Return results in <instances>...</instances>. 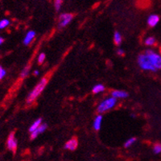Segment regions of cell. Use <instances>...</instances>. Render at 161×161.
<instances>
[{
  "label": "cell",
  "mask_w": 161,
  "mask_h": 161,
  "mask_svg": "<svg viewBox=\"0 0 161 161\" xmlns=\"http://www.w3.org/2000/svg\"><path fill=\"white\" fill-rule=\"evenodd\" d=\"M45 60V54L44 53H40L38 57V63L39 64H42Z\"/></svg>",
  "instance_id": "7402d4cb"
},
{
  "label": "cell",
  "mask_w": 161,
  "mask_h": 161,
  "mask_svg": "<svg viewBox=\"0 0 161 161\" xmlns=\"http://www.w3.org/2000/svg\"><path fill=\"white\" fill-rule=\"evenodd\" d=\"M105 90V86L102 84H97L93 87V93H102Z\"/></svg>",
  "instance_id": "5bb4252c"
},
{
  "label": "cell",
  "mask_w": 161,
  "mask_h": 161,
  "mask_svg": "<svg viewBox=\"0 0 161 161\" xmlns=\"http://www.w3.org/2000/svg\"><path fill=\"white\" fill-rule=\"evenodd\" d=\"M29 69L30 65H28L23 69V71L21 72V74H20V77L21 78H25L26 77H28V74H29Z\"/></svg>",
  "instance_id": "ac0fdd59"
},
{
  "label": "cell",
  "mask_w": 161,
  "mask_h": 161,
  "mask_svg": "<svg viewBox=\"0 0 161 161\" xmlns=\"http://www.w3.org/2000/svg\"><path fill=\"white\" fill-rule=\"evenodd\" d=\"M153 152L155 154L161 153V144L157 143V144L155 145L153 147Z\"/></svg>",
  "instance_id": "44dd1931"
},
{
  "label": "cell",
  "mask_w": 161,
  "mask_h": 161,
  "mask_svg": "<svg viewBox=\"0 0 161 161\" xmlns=\"http://www.w3.org/2000/svg\"><path fill=\"white\" fill-rule=\"evenodd\" d=\"M102 123H103V116L101 115V114H98V115L96 116L94 121H93V128H94V130H100Z\"/></svg>",
  "instance_id": "8fae6325"
},
{
  "label": "cell",
  "mask_w": 161,
  "mask_h": 161,
  "mask_svg": "<svg viewBox=\"0 0 161 161\" xmlns=\"http://www.w3.org/2000/svg\"><path fill=\"white\" fill-rule=\"evenodd\" d=\"M112 97L114 98H126V97H128V93L123 90H114L112 92Z\"/></svg>",
  "instance_id": "9c48e42d"
},
{
  "label": "cell",
  "mask_w": 161,
  "mask_h": 161,
  "mask_svg": "<svg viewBox=\"0 0 161 161\" xmlns=\"http://www.w3.org/2000/svg\"><path fill=\"white\" fill-rule=\"evenodd\" d=\"M77 140L76 139H72L69 140L67 143L64 145V148L69 151H75L77 147Z\"/></svg>",
  "instance_id": "8992f818"
},
{
  "label": "cell",
  "mask_w": 161,
  "mask_h": 161,
  "mask_svg": "<svg viewBox=\"0 0 161 161\" xmlns=\"http://www.w3.org/2000/svg\"><path fill=\"white\" fill-rule=\"evenodd\" d=\"M117 54L119 56H123L124 55V51L123 49H121V48H119L117 50Z\"/></svg>",
  "instance_id": "cb8c5ba5"
},
{
  "label": "cell",
  "mask_w": 161,
  "mask_h": 161,
  "mask_svg": "<svg viewBox=\"0 0 161 161\" xmlns=\"http://www.w3.org/2000/svg\"><path fill=\"white\" fill-rule=\"evenodd\" d=\"M136 138H130V139H128L124 143V147H130V146H132V145L134 144V143H136Z\"/></svg>",
  "instance_id": "2e32d148"
},
{
  "label": "cell",
  "mask_w": 161,
  "mask_h": 161,
  "mask_svg": "<svg viewBox=\"0 0 161 161\" xmlns=\"http://www.w3.org/2000/svg\"><path fill=\"white\" fill-rule=\"evenodd\" d=\"M159 21V17L157 15H151L147 19V24L151 28H153L155 26L157 25Z\"/></svg>",
  "instance_id": "ba28073f"
},
{
  "label": "cell",
  "mask_w": 161,
  "mask_h": 161,
  "mask_svg": "<svg viewBox=\"0 0 161 161\" xmlns=\"http://www.w3.org/2000/svg\"><path fill=\"white\" fill-rule=\"evenodd\" d=\"M116 103H117V99L116 98H114V97H107L105 100H103L97 106V112L99 114H103L106 111H108L115 106Z\"/></svg>",
  "instance_id": "3957f363"
},
{
  "label": "cell",
  "mask_w": 161,
  "mask_h": 161,
  "mask_svg": "<svg viewBox=\"0 0 161 161\" xmlns=\"http://www.w3.org/2000/svg\"><path fill=\"white\" fill-rule=\"evenodd\" d=\"M48 76L43 77V78L39 81L38 84L35 86V88L33 89V90L30 92L28 97H27V103H28V104H31V103L35 102L36 99L41 94L43 90H44V88H45L47 84H48Z\"/></svg>",
  "instance_id": "7a4b0ae2"
},
{
  "label": "cell",
  "mask_w": 161,
  "mask_h": 161,
  "mask_svg": "<svg viewBox=\"0 0 161 161\" xmlns=\"http://www.w3.org/2000/svg\"><path fill=\"white\" fill-rule=\"evenodd\" d=\"M41 124H42V119H38L31 125V126H30V128H29V131L31 132V133L33 131H35L36 129L39 128V126H40Z\"/></svg>",
  "instance_id": "4fadbf2b"
},
{
  "label": "cell",
  "mask_w": 161,
  "mask_h": 161,
  "mask_svg": "<svg viewBox=\"0 0 161 161\" xmlns=\"http://www.w3.org/2000/svg\"><path fill=\"white\" fill-rule=\"evenodd\" d=\"M138 64L142 69L156 72L161 69V56L152 50H147L139 56Z\"/></svg>",
  "instance_id": "6da1fadb"
},
{
  "label": "cell",
  "mask_w": 161,
  "mask_h": 161,
  "mask_svg": "<svg viewBox=\"0 0 161 161\" xmlns=\"http://www.w3.org/2000/svg\"><path fill=\"white\" fill-rule=\"evenodd\" d=\"M10 24L9 20L8 19H3L0 21V29L6 28Z\"/></svg>",
  "instance_id": "d6986e66"
},
{
  "label": "cell",
  "mask_w": 161,
  "mask_h": 161,
  "mask_svg": "<svg viewBox=\"0 0 161 161\" xmlns=\"http://www.w3.org/2000/svg\"><path fill=\"white\" fill-rule=\"evenodd\" d=\"M6 74V71L4 70V69L3 68L2 66H0V80L3 78V77Z\"/></svg>",
  "instance_id": "603a6c76"
},
{
  "label": "cell",
  "mask_w": 161,
  "mask_h": 161,
  "mask_svg": "<svg viewBox=\"0 0 161 161\" xmlns=\"http://www.w3.org/2000/svg\"><path fill=\"white\" fill-rule=\"evenodd\" d=\"M35 36H36L35 31H28L24 40V44H25V45H28V44H30L31 42H32V40H34Z\"/></svg>",
  "instance_id": "30bf717a"
},
{
  "label": "cell",
  "mask_w": 161,
  "mask_h": 161,
  "mask_svg": "<svg viewBox=\"0 0 161 161\" xmlns=\"http://www.w3.org/2000/svg\"><path fill=\"white\" fill-rule=\"evenodd\" d=\"M4 41V39L2 38V37H0V44H2Z\"/></svg>",
  "instance_id": "484cf974"
},
{
  "label": "cell",
  "mask_w": 161,
  "mask_h": 161,
  "mask_svg": "<svg viewBox=\"0 0 161 161\" xmlns=\"http://www.w3.org/2000/svg\"><path fill=\"white\" fill-rule=\"evenodd\" d=\"M73 15L72 14H70V13H64V14H61L60 15V17H59V28H65L66 26L70 24V22L73 20Z\"/></svg>",
  "instance_id": "277c9868"
},
{
  "label": "cell",
  "mask_w": 161,
  "mask_h": 161,
  "mask_svg": "<svg viewBox=\"0 0 161 161\" xmlns=\"http://www.w3.org/2000/svg\"><path fill=\"white\" fill-rule=\"evenodd\" d=\"M62 3L63 0H55L54 1V7H55L56 11H60V8H61V5H62Z\"/></svg>",
  "instance_id": "ffe728a7"
},
{
  "label": "cell",
  "mask_w": 161,
  "mask_h": 161,
  "mask_svg": "<svg viewBox=\"0 0 161 161\" xmlns=\"http://www.w3.org/2000/svg\"><path fill=\"white\" fill-rule=\"evenodd\" d=\"M151 0H136V6L138 8L145 9L150 6Z\"/></svg>",
  "instance_id": "7c38bea8"
},
{
  "label": "cell",
  "mask_w": 161,
  "mask_h": 161,
  "mask_svg": "<svg viewBox=\"0 0 161 161\" xmlns=\"http://www.w3.org/2000/svg\"><path fill=\"white\" fill-rule=\"evenodd\" d=\"M155 43H156V39L152 36L147 37V38L145 40V44L147 46L154 45V44H155Z\"/></svg>",
  "instance_id": "e0dca14e"
},
{
  "label": "cell",
  "mask_w": 161,
  "mask_h": 161,
  "mask_svg": "<svg viewBox=\"0 0 161 161\" xmlns=\"http://www.w3.org/2000/svg\"><path fill=\"white\" fill-rule=\"evenodd\" d=\"M7 146L8 148L12 152H15L17 149V141L15 137V133L11 132L8 136V141H7Z\"/></svg>",
  "instance_id": "5b68a950"
},
{
  "label": "cell",
  "mask_w": 161,
  "mask_h": 161,
  "mask_svg": "<svg viewBox=\"0 0 161 161\" xmlns=\"http://www.w3.org/2000/svg\"><path fill=\"white\" fill-rule=\"evenodd\" d=\"M46 129H47V124H45V123H44V124H41L40 126H39L38 129H36L35 131L31 132V139H36V138L39 135H40L41 133H43V132L45 131Z\"/></svg>",
  "instance_id": "52a82bcc"
},
{
  "label": "cell",
  "mask_w": 161,
  "mask_h": 161,
  "mask_svg": "<svg viewBox=\"0 0 161 161\" xmlns=\"http://www.w3.org/2000/svg\"><path fill=\"white\" fill-rule=\"evenodd\" d=\"M114 43H115L116 45H120L121 43H122V36L119 32L116 31L114 35Z\"/></svg>",
  "instance_id": "9a60e30c"
},
{
  "label": "cell",
  "mask_w": 161,
  "mask_h": 161,
  "mask_svg": "<svg viewBox=\"0 0 161 161\" xmlns=\"http://www.w3.org/2000/svg\"><path fill=\"white\" fill-rule=\"evenodd\" d=\"M39 73H40V72H39L38 70H35V71H34V75L35 76L39 75Z\"/></svg>",
  "instance_id": "d4e9b609"
}]
</instances>
